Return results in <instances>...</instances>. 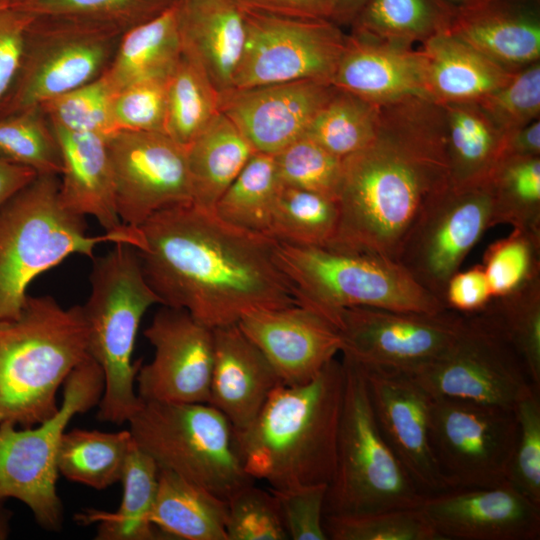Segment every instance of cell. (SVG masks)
<instances>
[{
  "label": "cell",
  "mask_w": 540,
  "mask_h": 540,
  "mask_svg": "<svg viewBox=\"0 0 540 540\" xmlns=\"http://www.w3.org/2000/svg\"><path fill=\"white\" fill-rule=\"evenodd\" d=\"M137 249L160 304L211 329L247 313L299 304L276 256L277 241L234 226L194 203L158 211L139 227Z\"/></svg>",
  "instance_id": "6da1fadb"
},
{
  "label": "cell",
  "mask_w": 540,
  "mask_h": 540,
  "mask_svg": "<svg viewBox=\"0 0 540 540\" xmlns=\"http://www.w3.org/2000/svg\"><path fill=\"white\" fill-rule=\"evenodd\" d=\"M449 186L443 107L423 97L381 105L375 137L342 160L328 245L396 261L421 212Z\"/></svg>",
  "instance_id": "7a4b0ae2"
},
{
  "label": "cell",
  "mask_w": 540,
  "mask_h": 540,
  "mask_svg": "<svg viewBox=\"0 0 540 540\" xmlns=\"http://www.w3.org/2000/svg\"><path fill=\"white\" fill-rule=\"evenodd\" d=\"M345 384L336 358L309 382L279 384L245 429L235 431L245 472L271 489L329 484Z\"/></svg>",
  "instance_id": "3957f363"
},
{
  "label": "cell",
  "mask_w": 540,
  "mask_h": 540,
  "mask_svg": "<svg viewBox=\"0 0 540 540\" xmlns=\"http://www.w3.org/2000/svg\"><path fill=\"white\" fill-rule=\"evenodd\" d=\"M88 357L82 306L29 296L17 319L0 321V425L31 427L53 416L60 387Z\"/></svg>",
  "instance_id": "277c9868"
},
{
  "label": "cell",
  "mask_w": 540,
  "mask_h": 540,
  "mask_svg": "<svg viewBox=\"0 0 540 540\" xmlns=\"http://www.w3.org/2000/svg\"><path fill=\"white\" fill-rule=\"evenodd\" d=\"M139 228L90 235L85 217L68 210L56 175L37 177L0 209V321L17 319L39 275L71 255L94 257L102 243L143 246Z\"/></svg>",
  "instance_id": "5b68a950"
},
{
  "label": "cell",
  "mask_w": 540,
  "mask_h": 540,
  "mask_svg": "<svg viewBox=\"0 0 540 540\" xmlns=\"http://www.w3.org/2000/svg\"><path fill=\"white\" fill-rule=\"evenodd\" d=\"M92 261L90 293L81 306L88 355L104 380L97 416L121 425L143 404L136 390L142 361H133V353L142 318L160 299L145 278L136 247L116 243Z\"/></svg>",
  "instance_id": "8992f818"
},
{
  "label": "cell",
  "mask_w": 540,
  "mask_h": 540,
  "mask_svg": "<svg viewBox=\"0 0 540 540\" xmlns=\"http://www.w3.org/2000/svg\"><path fill=\"white\" fill-rule=\"evenodd\" d=\"M276 256L299 304L329 321L338 311L352 307L422 313L448 309L398 262L385 257L279 241Z\"/></svg>",
  "instance_id": "52a82bcc"
},
{
  "label": "cell",
  "mask_w": 540,
  "mask_h": 540,
  "mask_svg": "<svg viewBox=\"0 0 540 540\" xmlns=\"http://www.w3.org/2000/svg\"><path fill=\"white\" fill-rule=\"evenodd\" d=\"M344 396L335 469L324 515H353L417 507L425 494L411 479L375 417L362 368L343 357Z\"/></svg>",
  "instance_id": "ba28073f"
},
{
  "label": "cell",
  "mask_w": 540,
  "mask_h": 540,
  "mask_svg": "<svg viewBox=\"0 0 540 540\" xmlns=\"http://www.w3.org/2000/svg\"><path fill=\"white\" fill-rule=\"evenodd\" d=\"M127 423L136 445L159 469L225 501L253 482L240 460L233 426L208 403L143 402Z\"/></svg>",
  "instance_id": "9c48e42d"
},
{
  "label": "cell",
  "mask_w": 540,
  "mask_h": 540,
  "mask_svg": "<svg viewBox=\"0 0 540 540\" xmlns=\"http://www.w3.org/2000/svg\"><path fill=\"white\" fill-rule=\"evenodd\" d=\"M103 388L102 371L88 357L66 378L61 404L53 416L31 427L0 425V501H21L43 529L57 531L63 522L56 489L61 438L75 415L98 405Z\"/></svg>",
  "instance_id": "30bf717a"
},
{
  "label": "cell",
  "mask_w": 540,
  "mask_h": 540,
  "mask_svg": "<svg viewBox=\"0 0 540 540\" xmlns=\"http://www.w3.org/2000/svg\"><path fill=\"white\" fill-rule=\"evenodd\" d=\"M406 374L433 398L512 410L535 388L492 301L480 311L465 314L459 334L439 356Z\"/></svg>",
  "instance_id": "8fae6325"
},
{
  "label": "cell",
  "mask_w": 540,
  "mask_h": 540,
  "mask_svg": "<svg viewBox=\"0 0 540 540\" xmlns=\"http://www.w3.org/2000/svg\"><path fill=\"white\" fill-rule=\"evenodd\" d=\"M122 34L83 22L33 17L17 74L0 105V118L40 107L100 77Z\"/></svg>",
  "instance_id": "7c38bea8"
},
{
  "label": "cell",
  "mask_w": 540,
  "mask_h": 540,
  "mask_svg": "<svg viewBox=\"0 0 540 540\" xmlns=\"http://www.w3.org/2000/svg\"><path fill=\"white\" fill-rule=\"evenodd\" d=\"M517 432L512 409L455 398L432 400L430 444L448 489L506 481Z\"/></svg>",
  "instance_id": "4fadbf2b"
},
{
  "label": "cell",
  "mask_w": 540,
  "mask_h": 540,
  "mask_svg": "<svg viewBox=\"0 0 540 540\" xmlns=\"http://www.w3.org/2000/svg\"><path fill=\"white\" fill-rule=\"evenodd\" d=\"M242 10L246 35L232 89L307 79L331 81L347 40L341 26L329 19Z\"/></svg>",
  "instance_id": "5bb4252c"
},
{
  "label": "cell",
  "mask_w": 540,
  "mask_h": 540,
  "mask_svg": "<svg viewBox=\"0 0 540 540\" xmlns=\"http://www.w3.org/2000/svg\"><path fill=\"white\" fill-rule=\"evenodd\" d=\"M490 227L493 199L489 183L465 188L450 185L421 212L396 261L444 304L448 281Z\"/></svg>",
  "instance_id": "9a60e30c"
},
{
  "label": "cell",
  "mask_w": 540,
  "mask_h": 540,
  "mask_svg": "<svg viewBox=\"0 0 540 540\" xmlns=\"http://www.w3.org/2000/svg\"><path fill=\"white\" fill-rule=\"evenodd\" d=\"M465 314L404 312L372 307L338 311L330 320L341 353L359 365L409 373L439 356L459 334Z\"/></svg>",
  "instance_id": "2e32d148"
},
{
  "label": "cell",
  "mask_w": 540,
  "mask_h": 540,
  "mask_svg": "<svg viewBox=\"0 0 540 540\" xmlns=\"http://www.w3.org/2000/svg\"><path fill=\"white\" fill-rule=\"evenodd\" d=\"M106 142L124 225L139 228L158 211L193 201L186 147L157 131H118Z\"/></svg>",
  "instance_id": "e0dca14e"
},
{
  "label": "cell",
  "mask_w": 540,
  "mask_h": 540,
  "mask_svg": "<svg viewBox=\"0 0 540 540\" xmlns=\"http://www.w3.org/2000/svg\"><path fill=\"white\" fill-rule=\"evenodd\" d=\"M154 349L141 364L136 390L143 402L209 403L213 329L187 311L163 306L144 330Z\"/></svg>",
  "instance_id": "ac0fdd59"
},
{
  "label": "cell",
  "mask_w": 540,
  "mask_h": 540,
  "mask_svg": "<svg viewBox=\"0 0 540 540\" xmlns=\"http://www.w3.org/2000/svg\"><path fill=\"white\" fill-rule=\"evenodd\" d=\"M418 507L443 540L540 538V505L507 481L425 495Z\"/></svg>",
  "instance_id": "d6986e66"
},
{
  "label": "cell",
  "mask_w": 540,
  "mask_h": 540,
  "mask_svg": "<svg viewBox=\"0 0 540 540\" xmlns=\"http://www.w3.org/2000/svg\"><path fill=\"white\" fill-rule=\"evenodd\" d=\"M359 366L378 426L411 479L425 495L448 490L430 444L432 396L406 373Z\"/></svg>",
  "instance_id": "ffe728a7"
},
{
  "label": "cell",
  "mask_w": 540,
  "mask_h": 540,
  "mask_svg": "<svg viewBox=\"0 0 540 540\" xmlns=\"http://www.w3.org/2000/svg\"><path fill=\"white\" fill-rule=\"evenodd\" d=\"M334 90L313 79L230 89L219 106L256 152L275 155L305 133Z\"/></svg>",
  "instance_id": "44dd1931"
},
{
  "label": "cell",
  "mask_w": 540,
  "mask_h": 540,
  "mask_svg": "<svg viewBox=\"0 0 540 540\" xmlns=\"http://www.w3.org/2000/svg\"><path fill=\"white\" fill-rule=\"evenodd\" d=\"M237 324L285 385L309 382L342 348L337 328L301 304L253 311Z\"/></svg>",
  "instance_id": "7402d4cb"
},
{
  "label": "cell",
  "mask_w": 540,
  "mask_h": 540,
  "mask_svg": "<svg viewBox=\"0 0 540 540\" xmlns=\"http://www.w3.org/2000/svg\"><path fill=\"white\" fill-rule=\"evenodd\" d=\"M449 32L516 73L540 61V0L462 2Z\"/></svg>",
  "instance_id": "603a6c76"
},
{
  "label": "cell",
  "mask_w": 540,
  "mask_h": 540,
  "mask_svg": "<svg viewBox=\"0 0 540 540\" xmlns=\"http://www.w3.org/2000/svg\"><path fill=\"white\" fill-rule=\"evenodd\" d=\"M214 354L209 403L235 431L249 426L281 384L273 366L238 324L213 329Z\"/></svg>",
  "instance_id": "cb8c5ba5"
},
{
  "label": "cell",
  "mask_w": 540,
  "mask_h": 540,
  "mask_svg": "<svg viewBox=\"0 0 540 540\" xmlns=\"http://www.w3.org/2000/svg\"><path fill=\"white\" fill-rule=\"evenodd\" d=\"M424 74L425 60L420 49L351 32L330 82L336 88L384 105L409 97L427 98Z\"/></svg>",
  "instance_id": "d4e9b609"
},
{
  "label": "cell",
  "mask_w": 540,
  "mask_h": 540,
  "mask_svg": "<svg viewBox=\"0 0 540 540\" xmlns=\"http://www.w3.org/2000/svg\"><path fill=\"white\" fill-rule=\"evenodd\" d=\"M182 52L221 94L232 89L245 42L242 8L234 0H178Z\"/></svg>",
  "instance_id": "484cf974"
},
{
  "label": "cell",
  "mask_w": 540,
  "mask_h": 540,
  "mask_svg": "<svg viewBox=\"0 0 540 540\" xmlns=\"http://www.w3.org/2000/svg\"><path fill=\"white\" fill-rule=\"evenodd\" d=\"M52 127L62 157L59 195L63 205L77 215L94 217L104 232L127 228L116 208L106 137Z\"/></svg>",
  "instance_id": "4316f807"
},
{
  "label": "cell",
  "mask_w": 540,
  "mask_h": 540,
  "mask_svg": "<svg viewBox=\"0 0 540 540\" xmlns=\"http://www.w3.org/2000/svg\"><path fill=\"white\" fill-rule=\"evenodd\" d=\"M420 50L425 93L438 104L479 102L514 74L449 31L428 39Z\"/></svg>",
  "instance_id": "83f0119b"
},
{
  "label": "cell",
  "mask_w": 540,
  "mask_h": 540,
  "mask_svg": "<svg viewBox=\"0 0 540 540\" xmlns=\"http://www.w3.org/2000/svg\"><path fill=\"white\" fill-rule=\"evenodd\" d=\"M450 185L465 188L488 182L503 158L505 133L477 102L440 104Z\"/></svg>",
  "instance_id": "f1b7e54d"
},
{
  "label": "cell",
  "mask_w": 540,
  "mask_h": 540,
  "mask_svg": "<svg viewBox=\"0 0 540 540\" xmlns=\"http://www.w3.org/2000/svg\"><path fill=\"white\" fill-rule=\"evenodd\" d=\"M176 6L121 35L103 73L115 92L137 82L167 80L174 71L183 53Z\"/></svg>",
  "instance_id": "f546056e"
},
{
  "label": "cell",
  "mask_w": 540,
  "mask_h": 540,
  "mask_svg": "<svg viewBox=\"0 0 540 540\" xmlns=\"http://www.w3.org/2000/svg\"><path fill=\"white\" fill-rule=\"evenodd\" d=\"M227 501L201 486L159 469L151 523L164 536L183 540H227Z\"/></svg>",
  "instance_id": "4dcf8cb0"
},
{
  "label": "cell",
  "mask_w": 540,
  "mask_h": 540,
  "mask_svg": "<svg viewBox=\"0 0 540 540\" xmlns=\"http://www.w3.org/2000/svg\"><path fill=\"white\" fill-rule=\"evenodd\" d=\"M254 152L238 128L219 112L186 147L192 203L214 210Z\"/></svg>",
  "instance_id": "1f68e13d"
},
{
  "label": "cell",
  "mask_w": 540,
  "mask_h": 540,
  "mask_svg": "<svg viewBox=\"0 0 540 540\" xmlns=\"http://www.w3.org/2000/svg\"><path fill=\"white\" fill-rule=\"evenodd\" d=\"M158 474L155 461L133 442L120 481L123 492L119 507L113 512L89 509L78 514L77 521L97 524V540L165 539L151 523Z\"/></svg>",
  "instance_id": "d6a6232c"
},
{
  "label": "cell",
  "mask_w": 540,
  "mask_h": 540,
  "mask_svg": "<svg viewBox=\"0 0 540 540\" xmlns=\"http://www.w3.org/2000/svg\"><path fill=\"white\" fill-rule=\"evenodd\" d=\"M456 5L449 0H367L353 33L404 47L448 32Z\"/></svg>",
  "instance_id": "836d02e7"
},
{
  "label": "cell",
  "mask_w": 540,
  "mask_h": 540,
  "mask_svg": "<svg viewBox=\"0 0 540 540\" xmlns=\"http://www.w3.org/2000/svg\"><path fill=\"white\" fill-rule=\"evenodd\" d=\"M133 442L129 429L66 430L57 453L58 473L69 481L96 490L106 489L121 481Z\"/></svg>",
  "instance_id": "e575fe53"
},
{
  "label": "cell",
  "mask_w": 540,
  "mask_h": 540,
  "mask_svg": "<svg viewBox=\"0 0 540 540\" xmlns=\"http://www.w3.org/2000/svg\"><path fill=\"white\" fill-rule=\"evenodd\" d=\"M220 93L203 70L182 57L166 80L164 133L187 147L220 112Z\"/></svg>",
  "instance_id": "d590c367"
},
{
  "label": "cell",
  "mask_w": 540,
  "mask_h": 540,
  "mask_svg": "<svg viewBox=\"0 0 540 540\" xmlns=\"http://www.w3.org/2000/svg\"><path fill=\"white\" fill-rule=\"evenodd\" d=\"M279 188L273 155L254 152L220 197L214 212L234 226L269 236Z\"/></svg>",
  "instance_id": "8d00e7d4"
},
{
  "label": "cell",
  "mask_w": 540,
  "mask_h": 540,
  "mask_svg": "<svg viewBox=\"0 0 540 540\" xmlns=\"http://www.w3.org/2000/svg\"><path fill=\"white\" fill-rule=\"evenodd\" d=\"M380 112L381 105L335 87L303 135L343 159L372 141Z\"/></svg>",
  "instance_id": "74e56055"
},
{
  "label": "cell",
  "mask_w": 540,
  "mask_h": 540,
  "mask_svg": "<svg viewBox=\"0 0 540 540\" xmlns=\"http://www.w3.org/2000/svg\"><path fill=\"white\" fill-rule=\"evenodd\" d=\"M338 222L336 199L280 184L269 236L293 245L325 246L335 237Z\"/></svg>",
  "instance_id": "f35d334b"
},
{
  "label": "cell",
  "mask_w": 540,
  "mask_h": 540,
  "mask_svg": "<svg viewBox=\"0 0 540 540\" xmlns=\"http://www.w3.org/2000/svg\"><path fill=\"white\" fill-rule=\"evenodd\" d=\"M488 183L493 199V226L540 233V156L504 157Z\"/></svg>",
  "instance_id": "ab89813d"
},
{
  "label": "cell",
  "mask_w": 540,
  "mask_h": 540,
  "mask_svg": "<svg viewBox=\"0 0 540 540\" xmlns=\"http://www.w3.org/2000/svg\"><path fill=\"white\" fill-rule=\"evenodd\" d=\"M178 0H15L8 6L33 17L112 28L122 33L173 7Z\"/></svg>",
  "instance_id": "60d3db41"
},
{
  "label": "cell",
  "mask_w": 540,
  "mask_h": 540,
  "mask_svg": "<svg viewBox=\"0 0 540 540\" xmlns=\"http://www.w3.org/2000/svg\"><path fill=\"white\" fill-rule=\"evenodd\" d=\"M0 158L37 175L61 174L59 143L40 107L0 118Z\"/></svg>",
  "instance_id": "b9f144b4"
},
{
  "label": "cell",
  "mask_w": 540,
  "mask_h": 540,
  "mask_svg": "<svg viewBox=\"0 0 540 540\" xmlns=\"http://www.w3.org/2000/svg\"><path fill=\"white\" fill-rule=\"evenodd\" d=\"M331 540H443L417 507L353 515H324Z\"/></svg>",
  "instance_id": "7bdbcfd3"
},
{
  "label": "cell",
  "mask_w": 540,
  "mask_h": 540,
  "mask_svg": "<svg viewBox=\"0 0 540 540\" xmlns=\"http://www.w3.org/2000/svg\"><path fill=\"white\" fill-rule=\"evenodd\" d=\"M481 265L493 299L516 291L540 277V233L513 229L487 247Z\"/></svg>",
  "instance_id": "ee69618b"
},
{
  "label": "cell",
  "mask_w": 540,
  "mask_h": 540,
  "mask_svg": "<svg viewBox=\"0 0 540 540\" xmlns=\"http://www.w3.org/2000/svg\"><path fill=\"white\" fill-rule=\"evenodd\" d=\"M273 157L281 185L337 198L343 159L311 138L302 135Z\"/></svg>",
  "instance_id": "f6af8a7d"
},
{
  "label": "cell",
  "mask_w": 540,
  "mask_h": 540,
  "mask_svg": "<svg viewBox=\"0 0 540 540\" xmlns=\"http://www.w3.org/2000/svg\"><path fill=\"white\" fill-rule=\"evenodd\" d=\"M492 303L522 358L533 386L540 389V277Z\"/></svg>",
  "instance_id": "bcb514c9"
},
{
  "label": "cell",
  "mask_w": 540,
  "mask_h": 540,
  "mask_svg": "<svg viewBox=\"0 0 540 540\" xmlns=\"http://www.w3.org/2000/svg\"><path fill=\"white\" fill-rule=\"evenodd\" d=\"M115 91L102 74L92 82L40 106L50 123L73 132L112 134L111 103Z\"/></svg>",
  "instance_id": "7dc6e473"
},
{
  "label": "cell",
  "mask_w": 540,
  "mask_h": 540,
  "mask_svg": "<svg viewBox=\"0 0 540 540\" xmlns=\"http://www.w3.org/2000/svg\"><path fill=\"white\" fill-rule=\"evenodd\" d=\"M225 531L227 540L289 539L275 495L253 482L227 500Z\"/></svg>",
  "instance_id": "c3c4849f"
},
{
  "label": "cell",
  "mask_w": 540,
  "mask_h": 540,
  "mask_svg": "<svg viewBox=\"0 0 540 540\" xmlns=\"http://www.w3.org/2000/svg\"><path fill=\"white\" fill-rule=\"evenodd\" d=\"M518 432L506 481L540 505V401L532 388L514 407Z\"/></svg>",
  "instance_id": "681fc988"
},
{
  "label": "cell",
  "mask_w": 540,
  "mask_h": 540,
  "mask_svg": "<svg viewBox=\"0 0 540 540\" xmlns=\"http://www.w3.org/2000/svg\"><path fill=\"white\" fill-rule=\"evenodd\" d=\"M477 103L505 134L539 120L540 61L517 71Z\"/></svg>",
  "instance_id": "f907efd6"
},
{
  "label": "cell",
  "mask_w": 540,
  "mask_h": 540,
  "mask_svg": "<svg viewBox=\"0 0 540 540\" xmlns=\"http://www.w3.org/2000/svg\"><path fill=\"white\" fill-rule=\"evenodd\" d=\"M166 80H148L116 91L111 103L112 134L118 131L164 133Z\"/></svg>",
  "instance_id": "816d5d0a"
},
{
  "label": "cell",
  "mask_w": 540,
  "mask_h": 540,
  "mask_svg": "<svg viewBox=\"0 0 540 540\" xmlns=\"http://www.w3.org/2000/svg\"><path fill=\"white\" fill-rule=\"evenodd\" d=\"M328 484L274 490L284 527L292 540H328L324 529V506Z\"/></svg>",
  "instance_id": "f5cc1de1"
},
{
  "label": "cell",
  "mask_w": 540,
  "mask_h": 540,
  "mask_svg": "<svg viewBox=\"0 0 540 540\" xmlns=\"http://www.w3.org/2000/svg\"><path fill=\"white\" fill-rule=\"evenodd\" d=\"M33 16L0 5V105L17 74Z\"/></svg>",
  "instance_id": "db71d44e"
},
{
  "label": "cell",
  "mask_w": 540,
  "mask_h": 540,
  "mask_svg": "<svg viewBox=\"0 0 540 540\" xmlns=\"http://www.w3.org/2000/svg\"><path fill=\"white\" fill-rule=\"evenodd\" d=\"M493 299L481 264L466 271H457L448 281L444 305L450 310L470 314L485 308Z\"/></svg>",
  "instance_id": "11a10c76"
},
{
  "label": "cell",
  "mask_w": 540,
  "mask_h": 540,
  "mask_svg": "<svg viewBox=\"0 0 540 540\" xmlns=\"http://www.w3.org/2000/svg\"><path fill=\"white\" fill-rule=\"evenodd\" d=\"M242 9L308 19H329L331 0H234Z\"/></svg>",
  "instance_id": "9f6ffc18"
},
{
  "label": "cell",
  "mask_w": 540,
  "mask_h": 540,
  "mask_svg": "<svg viewBox=\"0 0 540 540\" xmlns=\"http://www.w3.org/2000/svg\"><path fill=\"white\" fill-rule=\"evenodd\" d=\"M540 156V121L505 134L504 157Z\"/></svg>",
  "instance_id": "6f0895ef"
},
{
  "label": "cell",
  "mask_w": 540,
  "mask_h": 540,
  "mask_svg": "<svg viewBox=\"0 0 540 540\" xmlns=\"http://www.w3.org/2000/svg\"><path fill=\"white\" fill-rule=\"evenodd\" d=\"M36 177L33 170L0 158V209Z\"/></svg>",
  "instance_id": "680465c9"
},
{
  "label": "cell",
  "mask_w": 540,
  "mask_h": 540,
  "mask_svg": "<svg viewBox=\"0 0 540 540\" xmlns=\"http://www.w3.org/2000/svg\"><path fill=\"white\" fill-rule=\"evenodd\" d=\"M367 0H331L329 20L339 26L351 25Z\"/></svg>",
  "instance_id": "91938a15"
},
{
  "label": "cell",
  "mask_w": 540,
  "mask_h": 540,
  "mask_svg": "<svg viewBox=\"0 0 540 540\" xmlns=\"http://www.w3.org/2000/svg\"><path fill=\"white\" fill-rule=\"evenodd\" d=\"M3 502L0 501V539H5L8 535L11 517V513L3 507Z\"/></svg>",
  "instance_id": "94428289"
},
{
  "label": "cell",
  "mask_w": 540,
  "mask_h": 540,
  "mask_svg": "<svg viewBox=\"0 0 540 540\" xmlns=\"http://www.w3.org/2000/svg\"><path fill=\"white\" fill-rule=\"evenodd\" d=\"M15 0H0V5H9Z\"/></svg>",
  "instance_id": "6125c7cd"
},
{
  "label": "cell",
  "mask_w": 540,
  "mask_h": 540,
  "mask_svg": "<svg viewBox=\"0 0 540 540\" xmlns=\"http://www.w3.org/2000/svg\"><path fill=\"white\" fill-rule=\"evenodd\" d=\"M462 2H467V1H473V0H461Z\"/></svg>",
  "instance_id": "be15d7a7"
}]
</instances>
